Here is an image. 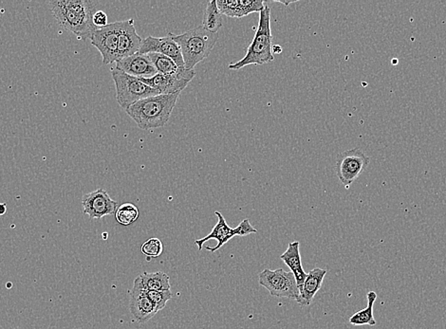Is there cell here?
Here are the masks:
<instances>
[{"mask_svg": "<svg viewBox=\"0 0 446 329\" xmlns=\"http://www.w3.org/2000/svg\"><path fill=\"white\" fill-rule=\"evenodd\" d=\"M51 13L61 28L73 32L79 39H90L98 29L93 24L97 4L89 0H56L51 1Z\"/></svg>", "mask_w": 446, "mask_h": 329, "instance_id": "1", "label": "cell"}, {"mask_svg": "<svg viewBox=\"0 0 446 329\" xmlns=\"http://www.w3.org/2000/svg\"><path fill=\"white\" fill-rule=\"evenodd\" d=\"M180 93L144 98L125 109L141 130L163 128L168 123Z\"/></svg>", "mask_w": 446, "mask_h": 329, "instance_id": "2", "label": "cell"}, {"mask_svg": "<svg viewBox=\"0 0 446 329\" xmlns=\"http://www.w3.org/2000/svg\"><path fill=\"white\" fill-rule=\"evenodd\" d=\"M273 37L271 32V9L265 4L259 13V26L256 35L249 45L244 58L229 65L230 70H239L249 65H264L275 59L273 51Z\"/></svg>", "mask_w": 446, "mask_h": 329, "instance_id": "3", "label": "cell"}, {"mask_svg": "<svg viewBox=\"0 0 446 329\" xmlns=\"http://www.w3.org/2000/svg\"><path fill=\"white\" fill-rule=\"evenodd\" d=\"M173 39L180 46L185 68L192 70L199 63L210 56L218 42V34L206 31L201 25L182 35H173Z\"/></svg>", "mask_w": 446, "mask_h": 329, "instance_id": "4", "label": "cell"}, {"mask_svg": "<svg viewBox=\"0 0 446 329\" xmlns=\"http://www.w3.org/2000/svg\"><path fill=\"white\" fill-rule=\"evenodd\" d=\"M112 79L116 87V100L120 106L128 109L144 98L157 96L159 92L143 83L139 78L128 75L124 71L111 68Z\"/></svg>", "mask_w": 446, "mask_h": 329, "instance_id": "5", "label": "cell"}, {"mask_svg": "<svg viewBox=\"0 0 446 329\" xmlns=\"http://www.w3.org/2000/svg\"><path fill=\"white\" fill-rule=\"evenodd\" d=\"M259 285L276 297L294 299L295 301L299 297V290L294 273L283 268L275 271L266 268L261 271L259 273Z\"/></svg>", "mask_w": 446, "mask_h": 329, "instance_id": "6", "label": "cell"}, {"mask_svg": "<svg viewBox=\"0 0 446 329\" xmlns=\"http://www.w3.org/2000/svg\"><path fill=\"white\" fill-rule=\"evenodd\" d=\"M371 160L359 148L344 151L337 156L336 174L342 185L349 188L368 166Z\"/></svg>", "mask_w": 446, "mask_h": 329, "instance_id": "7", "label": "cell"}, {"mask_svg": "<svg viewBox=\"0 0 446 329\" xmlns=\"http://www.w3.org/2000/svg\"><path fill=\"white\" fill-rule=\"evenodd\" d=\"M196 76L195 70H188L185 68L179 70L171 75L156 74L151 78H140L147 86L152 87L159 94L171 95L180 93Z\"/></svg>", "mask_w": 446, "mask_h": 329, "instance_id": "8", "label": "cell"}, {"mask_svg": "<svg viewBox=\"0 0 446 329\" xmlns=\"http://www.w3.org/2000/svg\"><path fill=\"white\" fill-rule=\"evenodd\" d=\"M120 28L121 21L114 22L104 28L97 29L90 38V43L99 51L105 65L117 61Z\"/></svg>", "mask_w": 446, "mask_h": 329, "instance_id": "9", "label": "cell"}, {"mask_svg": "<svg viewBox=\"0 0 446 329\" xmlns=\"http://www.w3.org/2000/svg\"><path fill=\"white\" fill-rule=\"evenodd\" d=\"M117 205L108 192L103 189L90 192L82 199L84 213L89 216L90 219H101L104 216L113 215L116 212Z\"/></svg>", "mask_w": 446, "mask_h": 329, "instance_id": "10", "label": "cell"}, {"mask_svg": "<svg viewBox=\"0 0 446 329\" xmlns=\"http://www.w3.org/2000/svg\"><path fill=\"white\" fill-rule=\"evenodd\" d=\"M139 54H160L169 57L176 63L178 67L185 68L180 46L175 42L173 35L164 37H149L143 40Z\"/></svg>", "mask_w": 446, "mask_h": 329, "instance_id": "11", "label": "cell"}, {"mask_svg": "<svg viewBox=\"0 0 446 329\" xmlns=\"http://www.w3.org/2000/svg\"><path fill=\"white\" fill-rule=\"evenodd\" d=\"M117 70L136 78H151L157 74L149 54H135L116 62Z\"/></svg>", "mask_w": 446, "mask_h": 329, "instance_id": "12", "label": "cell"}, {"mask_svg": "<svg viewBox=\"0 0 446 329\" xmlns=\"http://www.w3.org/2000/svg\"><path fill=\"white\" fill-rule=\"evenodd\" d=\"M142 43H143V39L137 34L135 26H134V19L121 21L117 61L138 54Z\"/></svg>", "mask_w": 446, "mask_h": 329, "instance_id": "13", "label": "cell"}, {"mask_svg": "<svg viewBox=\"0 0 446 329\" xmlns=\"http://www.w3.org/2000/svg\"><path fill=\"white\" fill-rule=\"evenodd\" d=\"M130 309L134 319L139 323H146L158 314L151 300L147 297L144 290L132 287L130 290Z\"/></svg>", "mask_w": 446, "mask_h": 329, "instance_id": "14", "label": "cell"}, {"mask_svg": "<svg viewBox=\"0 0 446 329\" xmlns=\"http://www.w3.org/2000/svg\"><path fill=\"white\" fill-rule=\"evenodd\" d=\"M215 215L218 216V221L217 225H215V227L213 228L212 232L206 235V237L202 238V240H197L195 241L196 245L198 246L199 251H202L204 244L207 242L208 240H215L218 241V245L214 247V248L205 247L207 251L215 252L218 251V249H220L221 247L225 245L226 243H228L233 237H235L234 232H233L232 228L229 227L228 224L226 223L224 216L221 215L220 212H215Z\"/></svg>", "mask_w": 446, "mask_h": 329, "instance_id": "15", "label": "cell"}, {"mask_svg": "<svg viewBox=\"0 0 446 329\" xmlns=\"http://www.w3.org/2000/svg\"><path fill=\"white\" fill-rule=\"evenodd\" d=\"M326 274H327V271L319 268H314L307 273V278L304 282L302 289L299 290V297L297 300L300 306H308L311 305L314 296L321 289Z\"/></svg>", "mask_w": 446, "mask_h": 329, "instance_id": "16", "label": "cell"}, {"mask_svg": "<svg viewBox=\"0 0 446 329\" xmlns=\"http://www.w3.org/2000/svg\"><path fill=\"white\" fill-rule=\"evenodd\" d=\"M133 287L136 289L149 290V292H164L171 290V277L163 271L149 273H144L139 275L134 281Z\"/></svg>", "mask_w": 446, "mask_h": 329, "instance_id": "17", "label": "cell"}, {"mask_svg": "<svg viewBox=\"0 0 446 329\" xmlns=\"http://www.w3.org/2000/svg\"><path fill=\"white\" fill-rule=\"evenodd\" d=\"M299 247L300 243L298 242V241L290 243L288 249H287V251L280 256V259L288 266L290 270L294 273L298 290H300L302 289L304 282H305L306 278H307V273H305L302 267Z\"/></svg>", "mask_w": 446, "mask_h": 329, "instance_id": "18", "label": "cell"}, {"mask_svg": "<svg viewBox=\"0 0 446 329\" xmlns=\"http://www.w3.org/2000/svg\"><path fill=\"white\" fill-rule=\"evenodd\" d=\"M377 297H378V296H377L376 292H372V290L369 292L368 294H366L368 306H366V309H362V311H357V314L352 315V316L349 318V323L357 326L366 325L374 326L376 325V320L374 319L373 316V305Z\"/></svg>", "mask_w": 446, "mask_h": 329, "instance_id": "19", "label": "cell"}, {"mask_svg": "<svg viewBox=\"0 0 446 329\" xmlns=\"http://www.w3.org/2000/svg\"><path fill=\"white\" fill-rule=\"evenodd\" d=\"M218 11L217 0H211L206 5L202 26L212 34H218L223 27V16Z\"/></svg>", "mask_w": 446, "mask_h": 329, "instance_id": "20", "label": "cell"}, {"mask_svg": "<svg viewBox=\"0 0 446 329\" xmlns=\"http://www.w3.org/2000/svg\"><path fill=\"white\" fill-rule=\"evenodd\" d=\"M149 56L159 74L171 75L179 70L176 63L168 56L160 54H149Z\"/></svg>", "mask_w": 446, "mask_h": 329, "instance_id": "21", "label": "cell"}, {"mask_svg": "<svg viewBox=\"0 0 446 329\" xmlns=\"http://www.w3.org/2000/svg\"><path fill=\"white\" fill-rule=\"evenodd\" d=\"M140 215L139 209L133 204H122L115 212V218L117 222L123 226L134 223L138 219Z\"/></svg>", "mask_w": 446, "mask_h": 329, "instance_id": "22", "label": "cell"}, {"mask_svg": "<svg viewBox=\"0 0 446 329\" xmlns=\"http://www.w3.org/2000/svg\"><path fill=\"white\" fill-rule=\"evenodd\" d=\"M217 5L221 15L228 16V18H243L239 0H217Z\"/></svg>", "mask_w": 446, "mask_h": 329, "instance_id": "23", "label": "cell"}, {"mask_svg": "<svg viewBox=\"0 0 446 329\" xmlns=\"http://www.w3.org/2000/svg\"><path fill=\"white\" fill-rule=\"evenodd\" d=\"M147 297L154 304L159 311H163L166 308L168 302L173 297L171 290H164V292H149L144 290Z\"/></svg>", "mask_w": 446, "mask_h": 329, "instance_id": "24", "label": "cell"}, {"mask_svg": "<svg viewBox=\"0 0 446 329\" xmlns=\"http://www.w3.org/2000/svg\"><path fill=\"white\" fill-rule=\"evenodd\" d=\"M141 249L144 256L156 259V257H159L163 254V245L160 240L153 237L146 241L142 246Z\"/></svg>", "mask_w": 446, "mask_h": 329, "instance_id": "25", "label": "cell"}, {"mask_svg": "<svg viewBox=\"0 0 446 329\" xmlns=\"http://www.w3.org/2000/svg\"><path fill=\"white\" fill-rule=\"evenodd\" d=\"M243 16L253 13H261L266 2L262 0H239Z\"/></svg>", "mask_w": 446, "mask_h": 329, "instance_id": "26", "label": "cell"}, {"mask_svg": "<svg viewBox=\"0 0 446 329\" xmlns=\"http://www.w3.org/2000/svg\"><path fill=\"white\" fill-rule=\"evenodd\" d=\"M233 232H234L235 237H246V235L257 232L256 230L252 226L249 219H244L239 226L233 229Z\"/></svg>", "mask_w": 446, "mask_h": 329, "instance_id": "27", "label": "cell"}, {"mask_svg": "<svg viewBox=\"0 0 446 329\" xmlns=\"http://www.w3.org/2000/svg\"><path fill=\"white\" fill-rule=\"evenodd\" d=\"M93 24L98 29L104 28V27L108 26V15L103 11H97L93 15Z\"/></svg>", "mask_w": 446, "mask_h": 329, "instance_id": "28", "label": "cell"}, {"mask_svg": "<svg viewBox=\"0 0 446 329\" xmlns=\"http://www.w3.org/2000/svg\"><path fill=\"white\" fill-rule=\"evenodd\" d=\"M283 48H281V46L279 45H276V46H273L272 48V51H273V54H280L281 53H283Z\"/></svg>", "mask_w": 446, "mask_h": 329, "instance_id": "29", "label": "cell"}, {"mask_svg": "<svg viewBox=\"0 0 446 329\" xmlns=\"http://www.w3.org/2000/svg\"><path fill=\"white\" fill-rule=\"evenodd\" d=\"M7 212V205L5 204H0V216H4Z\"/></svg>", "mask_w": 446, "mask_h": 329, "instance_id": "30", "label": "cell"}]
</instances>
